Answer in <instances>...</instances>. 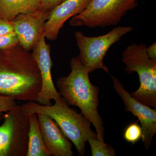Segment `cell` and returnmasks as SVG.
Segmentation results:
<instances>
[{
  "label": "cell",
  "instance_id": "obj_1",
  "mask_svg": "<svg viewBox=\"0 0 156 156\" xmlns=\"http://www.w3.org/2000/svg\"><path fill=\"white\" fill-rule=\"evenodd\" d=\"M42 85L36 62L20 44L0 50V95L19 101H36Z\"/></svg>",
  "mask_w": 156,
  "mask_h": 156
},
{
  "label": "cell",
  "instance_id": "obj_2",
  "mask_svg": "<svg viewBox=\"0 0 156 156\" xmlns=\"http://www.w3.org/2000/svg\"><path fill=\"white\" fill-rule=\"evenodd\" d=\"M71 71L67 76L57 80L58 93L69 106H77L93 124L98 140L104 142L105 128L103 120L99 115V88L91 83L89 72L81 64L77 57L72 58Z\"/></svg>",
  "mask_w": 156,
  "mask_h": 156
},
{
  "label": "cell",
  "instance_id": "obj_3",
  "mask_svg": "<svg viewBox=\"0 0 156 156\" xmlns=\"http://www.w3.org/2000/svg\"><path fill=\"white\" fill-rule=\"evenodd\" d=\"M21 106L28 114L42 113L51 117L74 144L80 156L85 155L86 144L89 139H98L97 134L91 129V122L81 113L70 108L62 98L51 105L29 101Z\"/></svg>",
  "mask_w": 156,
  "mask_h": 156
},
{
  "label": "cell",
  "instance_id": "obj_4",
  "mask_svg": "<svg viewBox=\"0 0 156 156\" xmlns=\"http://www.w3.org/2000/svg\"><path fill=\"white\" fill-rule=\"evenodd\" d=\"M147 45L143 43L129 45L122 53L125 71L136 73L140 87L131 95L140 103L156 108V59H151L147 53Z\"/></svg>",
  "mask_w": 156,
  "mask_h": 156
},
{
  "label": "cell",
  "instance_id": "obj_5",
  "mask_svg": "<svg viewBox=\"0 0 156 156\" xmlns=\"http://www.w3.org/2000/svg\"><path fill=\"white\" fill-rule=\"evenodd\" d=\"M139 0H90L80 14L72 17L73 27L89 28L117 25L128 11L138 5Z\"/></svg>",
  "mask_w": 156,
  "mask_h": 156
},
{
  "label": "cell",
  "instance_id": "obj_6",
  "mask_svg": "<svg viewBox=\"0 0 156 156\" xmlns=\"http://www.w3.org/2000/svg\"><path fill=\"white\" fill-rule=\"evenodd\" d=\"M132 30L131 26H119L105 34L95 37H87L81 32H76L74 36L80 50L78 59L89 73L101 69L109 73L103 62L108 51L112 45Z\"/></svg>",
  "mask_w": 156,
  "mask_h": 156
},
{
  "label": "cell",
  "instance_id": "obj_7",
  "mask_svg": "<svg viewBox=\"0 0 156 156\" xmlns=\"http://www.w3.org/2000/svg\"><path fill=\"white\" fill-rule=\"evenodd\" d=\"M3 119L0 126V156H27L29 115L17 105L5 113Z\"/></svg>",
  "mask_w": 156,
  "mask_h": 156
},
{
  "label": "cell",
  "instance_id": "obj_8",
  "mask_svg": "<svg viewBox=\"0 0 156 156\" xmlns=\"http://www.w3.org/2000/svg\"><path fill=\"white\" fill-rule=\"evenodd\" d=\"M31 54L40 70L42 80L41 88L36 102L44 105H52V100L58 102L62 97L56 90L52 80L51 68L53 64L50 56V46L46 43L43 32Z\"/></svg>",
  "mask_w": 156,
  "mask_h": 156
},
{
  "label": "cell",
  "instance_id": "obj_9",
  "mask_svg": "<svg viewBox=\"0 0 156 156\" xmlns=\"http://www.w3.org/2000/svg\"><path fill=\"white\" fill-rule=\"evenodd\" d=\"M114 88L122 100L125 111L130 112L137 117L142 129V140L146 148L150 147L153 138L156 133V110L140 103L126 91L119 79L111 76Z\"/></svg>",
  "mask_w": 156,
  "mask_h": 156
},
{
  "label": "cell",
  "instance_id": "obj_10",
  "mask_svg": "<svg viewBox=\"0 0 156 156\" xmlns=\"http://www.w3.org/2000/svg\"><path fill=\"white\" fill-rule=\"evenodd\" d=\"M50 11L41 9L34 13L20 14L11 21L19 44L25 50L33 49Z\"/></svg>",
  "mask_w": 156,
  "mask_h": 156
},
{
  "label": "cell",
  "instance_id": "obj_11",
  "mask_svg": "<svg viewBox=\"0 0 156 156\" xmlns=\"http://www.w3.org/2000/svg\"><path fill=\"white\" fill-rule=\"evenodd\" d=\"M90 0H65L50 11L43 28L46 38L54 41L65 23L71 17L80 14Z\"/></svg>",
  "mask_w": 156,
  "mask_h": 156
},
{
  "label": "cell",
  "instance_id": "obj_12",
  "mask_svg": "<svg viewBox=\"0 0 156 156\" xmlns=\"http://www.w3.org/2000/svg\"><path fill=\"white\" fill-rule=\"evenodd\" d=\"M44 141L50 156H72L71 141L54 120L44 114H37Z\"/></svg>",
  "mask_w": 156,
  "mask_h": 156
},
{
  "label": "cell",
  "instance_id": "obj_13",
  "mask_svg": "<svg viewBox=\"0 0 156 156\" xmlns=\"http://www.w3.org/2000/svg\"><path fill=\"white\" fill-rule=\"evenodd\" d=\"M41 3L42 0H0V17L12 21L20 14L38 11Z\"/></svg>",
  "mask_w": 156,
  "mask_h": 156
},
{
  "label": "cell",
  "instance_id": "obj_14",
  "mask_svg": "<svg viewBox=\"0 0 156 156\" xmlns=\"http://www.w3.org/2000/svg\"><path fill=\"white\" fill-rule=\"evenodd\" d=\"M28 149L27 156H50L45 145L37 114H30Z\"/></svg>",
  "mask_w": 156,
  "mask_h": 156
},
{
  "label": "cell",
  "instance_id": "obj_15",
  "mask_svg": "<svg viewBox=\"0 0 156 156\" xmlns=\"http://www.w3.org/2000/svg\"><path fill=\"white\" fill-rule=\"evenodd\" d=\"M92 156H115V151L111 146L98 139L91 138L88 140Z\"/></svg>",
  "mask_w": 156,
  "mask_h": 156
},
{
  "label": "cell",
  "instance_id": "obj_16",
  "mask_svg": "<svg viewBox=\"0 0 156 156\" xmlns=\"http://www.w3.org/2000/svg\"><path fill=\"white\" fill-rule=\"evenodd\" d=\"M142 129L137 123H132L124 131V138L127 142L134 144L142 137Z\"/></svg>",
  "mask_w": 156,
  "mask_h": 156
},
{
  "label": "cell",
  "instance_id": "obj_17",
  "mask_svg": "<svg viewBox=\"0 0 156 156\" xmlns=\"http://www.w3.org/2000/svg\"><path fill=\"white\" fill-rule=\"evenodd\" d=\"M18 44L19 39L14 31L0 36V50L9 49Z\"/></svg>",
  "mask_w": 156,
  "mask_h": 156
},
{
  "label": "cell",
  "instance_id": "obj_18",
  "mask_svg": "<svg viewBox=\"0 0 156 156\" xmlns=\"http://www.w3.org/2000/svg\"><path fill=\"white\" fill-rule=\"evenodd\" d=\"M16 100L11 96L0 95V116L17 106Z\"/></svg>",
  "mask_w": 156,
  "mask_h": 156
},
{
  "label": "cell",
  "instance_id": "obj_19",
  "mask_svg": "<svg viewBox=\"0 0 156 156\" xmlns=\"http://www.w3.org/2000/svg\"><path fill=\"white\" fill-rule=\"evenodd\" d=\"M14 31L12 22L7 21L0 17V36Z\"/></svg>",
  "mask_w": 156,
  "mask_h": 156
},
{
  "label": "cell",
  "instance_id": "obj_20",
  "mask_svg": "<svg viewBox=\"0 0 156 156\" xmlns=\"http://www.w3.org/2000/svg\"><path fill=\"white\" fill-rule=\"evenodd\" d=\"M65 0H42L41 9L51 11Z\"/></svg>",
  "mask_w": 156,
  "mask_h": 156
},
{
  "label": "cell",
  "instance_id": "obj_21",
  "mask_svg": "<svg viewBox=\"0 0 156 156\" xmlns=\"http://www.w3.org/2000/svg\"><path fill=\"white\" fill-rule=\"evenodd\" d=\"M156 43H154L149 47H147L146 51L149 57L151 59H156Z\"/></svg>",
  "mask_w": 156,
  "mask_h": 156
},
{
  "label": "cell",
  "instance_id": "obj_22",
  "mask_svg": "<svg viewBox=\"0 0 156 156\" xmlns=\"http://www.w3.org/2000/svg\"><path fill=\"white\" fill-rule=\"evenodd\" d=\"M3 120V116L2 115L0 116V122H1V121Z\"/></svg>",
  "mask_w": 156,
  "mask_h": 156
}]
</instances>
